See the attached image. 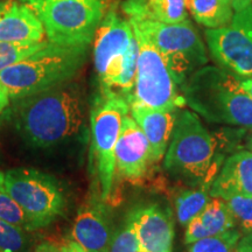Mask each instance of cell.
<instances>
[{
	"instance_id": "ffe728a7",
	"label": "cell",
	"mask_w": 252,
	"mask_h": 252,
	"mask_svg": "<svg viewBox=\"0 0 252 252\" xmlns=\"http://www.w3.org/2000/svg\"><path fill=\"white\" fill-rule=\"evenodd\" d=\"M188 12L207 30L228 25L235 14L231 0H187Z\"/></svg>"
},
{
	"instance_id": "7c38bea8",
	"label": "cell",
	"mask_w": 252,
	"mask_h": 252,
	"mask_svg": "<svg viewBox=\"0 0 252 252\" xmlns=\"http://www.w3.org/2000/svg\"><path fill=\"white\" fill-rule=\"evenodd\" d=\"M115 159L116 173L131 184L144 181L153 166L149 140L130 113L123 118Z\"/></svg>"
},
{
	"instance_id": "4dcf8cb0",
	"label": "cell",
	"mask_w": 252,
	"mask_h": 252,
	"mask_svg": "<svg viewBox=\"0 0 252 252\" xmlns=\"http://www.w3.org/2000/svg\"><path fill=\"white\" fill-rule=\"evenodd\" d=\"M9 102H11V98H9L7 90H6L5 87L0 83V115L7 109Z\"/></svg>"
},
{
	"instance_id": "5bb4252c",
	"label": "cell",
	"mask_w": 252,
	"mask_h": 252,
	"mask_svg": "<svg viewBox=\"0 0 252 252\" xmlns=\"http://www.w3.org/2000/svg\"><path fill=\"white\" fill-rule=\"evenodd\" d=\"M128 214L144 252H173L174 220L171 210L159 204H147Z\"/></svg>"
},
{
	"instance_id": "d6986e66",
	"label": "cell",
	"mask_w": 252,
	"mask_h": 252,
	"mask_svg": "<svg viewBox=\"0 0 252 252\" xmlns=\"http://www.w3.org/2000/svg\"><path fill=\"white\" fill-rule=\"evenodd\" d=\"M122 8L127 19H150L163 24L188 20L187 0H125Z\"/></svg>"
},
{
	"instance_id": "1f68e13d",
	"label": "cell",
	"mask_w": 252,
	"mask_h": 252,
	"mask_svg": "<svg viewBox=\"0 0 252 252\" xmlns=\"http://www.w3.org/2000/svg\"><path fill=\"white\" fill-rule=\"evenodd\" d=\"M231 4L232 7L235 9V12H238L241 11V9L252 5V0H231Z\"/></svg>"
},
{
	"instance_id": "d6a6232c",
	"label": "cell",
	"mask_w": 252,
	"mask_h": 252,
	"mask_svg": "<svg viewBox=\"0 0 252 252\" xmlns=\"http://www.w3.org/2000/svg\"><path fill=\"white\" fill-rule=\"evenodd\" d=\"M242 83H243L244 89L247 90V93L250 94L252 98V77L247 78V80H242Z\"/></svg>"
},
{
	"instance_id": "52a82bcc",
	"label": "cell",
	"mask_w": 252,
	"mask_h": 252,
	"mask_svg": "<svg viewBox=\"0 0 252 252\" xmlns=\"http://www.w3.org/2000/svg\"><path fill=\"white\" fill-rule=\"evenodd\" d=\"M132 28L138 42V59L134 88L127 99L128 105L158 110L182 109L185 98L163 55L139 28L134 25Z\"/></svg>"
},
{
	"instance_id": "f546056e",
	"label": "cell",
	"mask_w": 252,
	"mask_h": 252,
	"mask_svg": "<svg viewBox=\"0 0 252 252\" xmlns=\"http://www.w3.org/2000/svg\"><path fill=\"white\" fill-rule=\"evenodd\" d=\"M33 252H60V247L54 242L43 241L36 245Z\"/></svg>"
},
{
	"instance_id": "4316f807",
	"label": "cell",
	"mask_w": 252,
	"mask_h": 252,
	"mask_svg": "<svg viewBox=\"0 0 252 252\" xmlns=\"http://www.w3.org/2000/svg\"><path fill=\"white\" fill-rule=\"evenodd\" d=\"M0 220L28 231V220L17 201L5 190H0Z\"/></svg>"
},
{
	"instance_id": "603a6c76",
	"label": "cell",
	"mask_w": 252,
	"mask_h": 252,
	"mask_svg": "<svg viewBox=\"0 0 252 252\" xmlns=\"http://www.w3.org/2000/svg\"><path fill=\"white\" fill-rule=\"evenodd\" d=\"M242 235L252 234V195H231L223 198Z\"/></svg>"
},
{
	"instance_id": "9a60e30c",
	"label": "cell",
	"mask_w": 252,
	"mask_h": 252,
	"mask_svg": "<svg viewBox=\"0 0 252 252\" xmlns=\"http://www.w3.org/2000/svg\"><path fill=\"white\" fill-rule=\"evenodd\" d=\"M46 32L34 11L23 0L0 1V41L37 43L45 41Z\"/></svg>"
},
{
	"instance_id": "3957f363",
	"label": "cell",
	"mask_w": 252,
	"mask_h": 252,
	"mask_svg": "<svg viewBox=\"0 0 252 252\" xmlns=\"http://www.w3.org/2000/svg\"><path fill=\"white\" fill-rule=\"evenodd\" d=\"M191 111L213 124L252 128V98L241 78L219 65H204L181 87Z\"/></svg>"
},
{
	"instance_id": "5b68a950",
	"label": "cell",
	"mask_w": 252,
	"mask_h": 252,
	"mask_svg": "<svg viewBox=\"0 0 252 252\" xmlns=\"http://www.w3.org/2000/svg\"><path fill=\"white\" fill-rule=\"evenodd\" d=\"M88 48L47 41L42 48L0 71V83L13 102L71 81L83 67Z\"/></svg>"
},
{
	"instance_id": "7a4b0ae2",
	"label": "cell",
	"mask_w": 252,
	"mask_h": 252,
	"mask_svg": "<svg viewBox=\"0 0 252 252\" xmlns=\"http://www.w3.org/2000/svg\"><path fill=\"white\" fill-rule=\"evenodd\" d=\"M163 168L191 187H209L224 162L216 138L194 111L180 110L167 147Z\"/></svg>"
},
{
	"instance_id": "30bf717a",
	"label": "cell",
	"mask_w": 252,
	"mask_h": 252,
	"mask_svg": "<svg viewBox=\"0 0 252 252\" xmlns=\"http://www.w3.org/2000/svg\"><path fill=\"white\" fill-rule=\"evenodd\" d=\"M4 188L27 216L28 231L45 228L64 212L65 198L58 181L36 169H11Z\"/></svg>"
},
{
	"instance_id": "484cf974",
	"label": "cell",
	"mask_w": 252,
	"mask_h": 252,
	"mask_svg": "<svg viewBox=\"0 0 252 252\" xmlns=\"http://www.w3.org/2000/svg\"><path fill=\"white\" fill-rule=\"evenodd\" d=\"M26 249L24 229L0 220V252H26Z\"/></svg>"
},
{
	"instance_id": "cb8c5ba5",
	"label": "cell",
	"mask_w": 252,
	"mask_h": 252,
	"mask_svg": "<svg viewBox=\"0 0 252 252\" xmlns=\"http://www.w3.org/2000/svg\"><path fill=\"white\" fill-rule=\"evenodd\" d=\"M109 252H144L130 214L126 216L123 224L113 232Z\"/></svg>"
},
{
	"instance_id": "8fae6325",
	"label": "cell",
	"mask_w": 252,
	"mask_h": 252,
	"mask_svg": "<svg viewBox=\"0 0 252 252\" xmlns=\"http://www.w3.org/2000/svg\"><path fill=\"white\" fill-rule=\"evenodd\" d=\"M206 40L219 67L241 80L252 77V5L235 12L225 26L207 30Z\"/></svg>"
},
{
	"instance_id": "e575fe53",
	"label": "cell",
	"mask_w": 252,
	"mask_h": 252,
	"mask_svg": "<svg viewBox=\"0 0 252 252\" xmlns=\"http://www.w3.org/2000/svg\"><path fill=\"white\" fill-rule=\"evenodd\" d=\"M248 146H249V149L251 150V152H252V134H251V137H250V139H249V143H248Z\"/></svg>"
},
{
	"instance_id": "8992f818",
	"label": "cell",
	"mask_w": 252,
	"mask_h": 252,
	"mask_svg": "<svg viewBox=\"0 0 252 252\" xmlns=\"http://www.w3.org/2000/svg\"><path fill=\"white\" fill-rule=\"evenodd\" d=\"M33 9L47 41L61 46L89 47L109 11V0H23Z\"/></svg>"
},
{
	"instance_id": "6da1fadb",
	"label": "cell",
	"mask_w": 252,
	"mask_h": 252,
	"mask_svg": "<svg viewBox=\"0 0 252 252\" xmlns=\"http://www.w3.org/2000/svg\"><path fill=\"white\" fill-rule=\"evenodd\" d=\"M13 103L11 115L15 127L35 147L64 143L78 133L83 123V96L71 81Z\"/></svg>"
},
{
	"instance_id": "44dd1931",
	"label": "cell",
	"mask_w": 252,
	"mask_h": 252,
	"mask_svg": "<svg viewBox=\"0 0 252 252\" xmlns=\"http://www.w3.org/2000/svg\"><path fill=\"white\" fill-rule=\"evenodd\" d=\"M209 187H191L179 191L174 198L176 219L186 226L191 220L198 216L210 201Z\"/></svg>"
},
{
	"instance_id": "2e32d148",
	"label": "cell",
	"mask_w": 252,
	"mask_h": 252,
	"mask_svg": "<svg viewBox=\"0 0 252 252\" xmlns=\"http://www.w3.org/2000/svg\"><path fill=\"white\" fill-rule=\"evenodd\" d=\"M180 110H158L140 105L130 106L132 118L139 125L150 143L153 165L159 163L165 157L176 116Z\"/></svg>"
},
{
	"instance_id": "7402d4cb",
	"label": "cell",
	"mask_w": 252,
	"mask_h": 252,
	"mask_svg": "<svg viewBox=\"0 0 252 252\" xmlns=\"http://www.w3.org/2000/svg\"><path fill=\"white\" fill-rule=\"evenodd\" d=\"M241 237L242 234L237 228L230 229L223 234L194 242L189 252H235Z\"/></svg>"
},
{
	"instance_id": "9c48e42d",
	"label": "cell",
	"mask_w": 252,
	"mask_h": 252,
	"mask_svg": "<svg viewBox=\"0 0 252 252\" xmlns=\"http://www.w3.org/2000/svg\"><path fill=\"white\" fill-rule=\"evenodd\" d=\"M160 50L179 87L195 71L207 65L208 55L202 39L189 20L163 24L150 19H128Z\"/></svg>"
},
{
	"instance_id": "e0dca14e",
	"label": "cell",
	"mask_w": 252,
	"mask_h": 252,
	"mask_svg": "<svg viewBox=\"0 0 252 252\" xmlns=\"http://www.w3.org/2000/svg\"><path fill=\"white\" fill-rule=\"evenodd\" d=\"M210 197L252 195V152L238 151L226 158L209 189Z\"/></svg>"
},
{
	"instance_id": "ac0fdd59",
	"label": "cell",
	"mask_w": 252,
	"mask_h": 252,
	"mask_svg": "<svg viewBox=\"0 0 252 252\" xmlns=\"http://www.w3.org/2000/svg\"><path fill=\"white\" fill-rule=\"evenodd\" d=\"M234 228H236L235 220L225 201L220 197H212L200 215L186 225L185 243L193 244L198 239L223 234Z\"/></svg>"
},
{
	"instance_id": "83f0119b",
	"label": "cell",
	"mask_w": 252,
	"mask_h": 252,
	"mask_svg": "<svg viewBox=\"0 0 252 252\" xmlns=\"http://www.w3.org/2000/svg\"><path fill=\"white\" fill-rule=\"evenodd\" d=\"M60 247V252H88L86 249L82 248L80 244L74 239H67V241L62 242Z\"/></svg>"
},
{
	"instance_id": "f1b7e54d",
	"label": "cell",
	"mask_w": 252,
	"mask_h": 252,
	"mask_svg": "<svg viewBox=\"0 0 252 252\" xmlns=\"http://www.w3.org/2000/svg\"><path fill=\"white\" fill-rule=\"evenodd\" d=\"M235 252H252V234L242 236Z\"/></svg>"
},
{
	"instance_id": "836d02e7",
	"label": "cell",
	"mask_w": 252,
	"mask_h": 252,
	"mask_svg": "<svg viewBox=\"0 0 252 252\" xmlns=\"http://www.w3.org/2000/svg\"><path fill=\"white\" fill-rule=\"evenodd\" d=\"M4 180H5V174L4 173H0V190H5Z\"/></svg>"
},
{
	"instance_id": "d4e9b609",
	"label": "cell",
	"mask_w": 252,
	"mask_h": 252,
	"mask_svg": "<svg viewBox=\"0 0 252 252\" xmlns=\"http://www.w3.org/2000/svg\"><path fill=\"white\" fill-rule=\"evenodd\" d=\"M47 40L37 43H14L0 41V71L42 48Z\"/></svg>"
},
{
	"instance_id": "4fadbf2b",
	"label": "cell",
	"mask_w": 252,
	"mask_h": 252,
	"mask_svg": "<svg viewBox=\"0 0 252 252\" xmlns=\"http://www.w3.org/2000/svg\"><path fill=\"white\" fill-rule=\"evenodd\" d=\"M104 202L102 197L94 195L88 198L72 224L71 238L88 252H109L115 230Z\"/></svg>"
},
{
	"instance_id": "ba28073f",
	"label": "cell",
	"mask_w": 252,
	"mask_h": 252,
	"mask_svg": "<svg viewBox=\"0 0 252 252\" xmlns=\"http://www.w3.org/2000/svg\"><path fill=\"white\" fill-rule=\"evenodd\" d=\"M130 113L124 97L100 91L90 112L91 156L99 185V196L106 201L112 191L116 174L115 150L123 118Z\"/></svg>"
},
{
	"instance_id": "277c9868",
	"label": "cell",
	"mask_w": 252,
	"mask_h": 252,
	"mask_svg": "<svg viewBox=\"0 0 252 252\" xmlns=\"http://www.w3.org/2000/svg\"><path fill=\"white\" fill-rule=\"evenodd\" d=\"M138 42L127 18L110 8L94 37V63L100 91L127 100L134 88Z\"/></svg>"
}]
</instances>
